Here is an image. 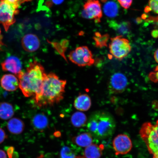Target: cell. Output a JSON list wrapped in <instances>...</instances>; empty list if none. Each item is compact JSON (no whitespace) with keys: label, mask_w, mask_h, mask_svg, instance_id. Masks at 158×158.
Segmentation results:
<instances>
[{"label":"cell","mask_w":158,"mask_h":158,"mask_svg":"<svg viewBox=\"0 0 158 158\" xmlns=\"http://www.w3.org/2000/svg\"><path fill=\"white\" fill-rule=\"evenodd\" d=\"M127 83V79L125 75L120 73H115L110 79L109 90L112 94L120 93L125 90Z\"/></svg>","instance_id":"10"},{"label":"cell","mask_w":158,"mask_h":158,"mask_svg":"<svg viewBox=\"0 0 158 158\" xmlns=\"http://www.w3.org/2000/svg\"><path fill=\"white\" fill-rule=\"evenodd\" d=\"M12 3H16L20 1H23L25 2H28L31 1V0H7Z\"/></svg>","instance_id":"31"},{"label":"cell","mask_w":158,"mask_h":158,"mask_svg":"<svg viewBox=\"0 0 158 158\" xmlns=\"http://www.w3.org/2000/svg\"><path fill=\"white\" fill-rule=\"evenodd\" d=\"M25 127L24 122L20 118H11L7 123V127L10 133L15 135L22 133Z\"/></svg>","instance_id":"15"},{"label":"cell","mask_w":158,"mask_h":158,"mask_svg":"<svg viewBox=\"0 0 158 158\" xmlns=\"http://www.w3.org/2000/svg\"><path fill=\"white\" fill-rule=\"evenodd\" d=\"M121 6L127 9L131 6L133 0H118Z\"/></svg>","instance_id":"27"},{"label":"cell","mask_w":158,"mask_h":158,"mask_svg":"<svg viewBox=\"0 0 158 158\" xmlns=\"http://www.w3.org/2000/svg\"><path fill=\"white\" fill-rule=\"evenodd\" d=\"M154 58L157 63L158 64V49L156 50L154 54Z\"/></svg>","instance_id":"32"},{"label":"cell","mask_w":158,"mask_h":158,"mask_svg":"<svg viewBox=\"0 0 158 158\" xmlns=\"http://www.w3.org/2000/svg\"><path fill=\"white\" fill-rule=\"evenodd\" d=\"M81 15L85 19H94L96 23H100L102 13L99 1L98 0H88L84 6Z\"/></svg>","instance_id":"8"},{"label":"cell","mask_w":158,"mask_h":158,"mask_svg":"<svg viewBox=\"0 0 158 158\" xmlns=\"http://www.w3.org/2000/svg\"><path fill=\"white\" fill-rule=\"evenodd\" d=\"M68 57L71 62L79 66H91L94 63L91 51L86 46L77 47L71 51Z\"/></svg>","instance_id":"7"},{"label":"cell","mask_w":158,"mask_h":158,"mask_svg":"<svg viewBox=\"0 0 158 158\" xmlns=\"http://www.w3.org/2000/svg\"><path fill=\"white\" fill-rule=\"evenodd\" d=\"M113 146L116 155H123L129 153L132 148V143L128 136L119 134L114 138Z\"/></svg>","instance_id":"9"},{"label":"cell","mask_w":158,"mask_h":158,"mask_svg":"<svg viewBox=\"0 0 158 158\" xmlns=\"http://www.w3.org/2000/svg\"><path fill=\"white\" fill-rule=\"evenodd\" d=\"M2 87L9 92L15 91L19 88V81L17 77L11 74L3 75L1 81Z\"/></svg>","instance_id":"13"},{"label":"cell","mask_w":158,"mask_h":158,"mask_svg":"<svg viewBox=\"0 0 158 158\" xmlns=\"http://www.w3.org/2000/svg\"><path fill=\"white\" fill-rule=\"evenodd\" d=\"M72 140L80 147H86L92 143V136L89 133H83L73 138Z\"/></svg>","instance_id":"20"},{"label":"cell","mask_w":158,"mask_h":158,"mask_svg":"<svg viewBox=\"0 0 158 158\" xmlns=\"http://www.w3.org/2000/svg\"><path fill=\"white\" fill-rule=\"evenodd\" d=\"M33 128L37 131H42L46 129L48 125V120L43 113L35 114L31 120Z\"/></svg>","instance_id":"16"},{"label":"cell","mask_w":158,"mask_h":158,"mask_svg":"<svg viewBox=\"0 0 158 158\" xmlns=\"http://www.w3.org/2000/svg\"><path fill=\"white\" fill-rule=\"evenodd\" d=\"M47 75L44 67L36 61L29 64L26 72L21 71L17 75L19 88L24 96L34 98L38 95Z\"/></svg>","instance_id":"2"},{"label":"cell","mask_w":158,"mask_h":158,"mask_svg":"<svg viewBox=\"0 0 158 158\" xmlns=\"http://www.w3.org/2000/svg\"><path fill=\"white\" fill-rule=\"evenodd\" d=\"M66 83V80H61L54 73L47 74L40 93L33 98L35 104L43 107L58 103L64 98Z\"/></svg>","instance_id":"1"},{"label":"cell","mask_w":158,"mask_h":158,"mask_svg":"<svg viewBox=\"0 0 158 158\" xmlns=\"http://www.w3.org/2000/svg\"><path fill=\"white\" fill-rule=\"evenodd\" d=\"M149 77L152 81L158 83V66L156 67L153 72L150 73Z\"/></svg>","instance_id":"26"},{"label":"cell","mask_w":158,"mask_h":158,"mask_svg":"<svg viewBox=\"0 0 158 158\" xmlns=\"http://www.w3.org/2000/svg\"><path fill=\"white\" fill-rule=\"evenodd\" d=\"M109 26L121 35H127L130 32L131 26L128 22L118 23L111 21L109 23Z\"/></svg>","instance_id":"17"},{"label":"cell","mask_w":158,"mask_h":158,"mask_svg":"<svg viewBox=\"0 0 158 158\" xmlns=\"http://www.w3.org/2000/svg\"><path fill=\"white\" fill-rule=\"evenodd\" d=\"M15 114L12 105L7 102L0 103V118L3 120L10 119Z\"/></svg>","instance_id":"18"},{"label":"cell","mask_w":158,"mask_h":158,"mask_svg":"<svg viewBox=\"0 0 158 158\" xmlns=\"http://www.w3.org/2000/svg\"><path fill=\"white\" fill-rule=\"evenodd\" d=\"M64 0H52V2L56 5H60L62 3Z\"/></svg>","instance_id":"30"},{"label":"cell","mask_w":158,"mask_h":158,"mask_svg":"<svg viewBox=\"0 0 158 158\" xmlns=\"http://www.w3.org/2000/svg\"><path fill=\"white\" fill-rule=\"evenodd\" d=\"M109 44L110 54L114 58L121 60L127 56L131 51L129 41L121 35L110 39Z\"/></svg>","instance_id":"6"},{"label":"cell","mask_w":158,"mask_h":158,"mask_svg":"<svg viewBox=\"0 0 158 158\" xmlns=\"http://www.w3.org/2000/svg\"><path fill=\"white\" fill-rule=\"evenodd\" d=\"M92 102L88 95L84 94H80L75 99L74 107L80 111H87L91 106Z\"/></svg>","instance_id":"14"},{"label":"cell","mask_w":158,"mask_h":158,"mask_svg":"<svg viewBox=\"0 0 158 158\" xmlns=\"http://www.w3.org/2000/svg\"><path fill=\"white\" fill-rule=\"evenodd\" d=\"M87 128L92 136L99 139H106L113 135L116 128L115 121L108 112H98L91 116Z\"/></svg>","instance_id":"3"},{"label":"cell","mask_w":158,"mask_h":158,"mask_svg":"<svg viewBox=\"0 0 158 158\" xmlns=\"http://www.w3.org/2000/svg\"><path fill=\"white\" fill-rule=\"evenodd\" d=\"M102 148L95 144H91L86 147L84 152L86 158H100L102 155Z\"/></svg>","instance_id":"19"},{"label":"cell","mask_w":158,"mask_h":158,"mask_svg":"<svg viewBox=\"0 0 158 158\" xmlns=\"http://www.w3.org/2000/svg\"><path fill=\"white\" fill-rule=\"evenodd\" d=\"M103 10L105 14L108 17L113 18L117 15L118 7L117 4L113 1L107 2L104 5Z\"/></svg>","instance_id":"22"},{"label":"cell","mask_w":158,"mask_h":158,"mask_svg":"<svg viewBox=\"0 0 158 158\" xmlns=\"http://www.w3.org/2000/svg\"><path fill=\"white\" fill-rule=\"evenodd\" d=\"M149 7L150 10L158 15V0H149Z\"/></svg>","instance_id":"25"},{"label":"cell","mask_w":158,"mask_h":158,"mask_svg":"<svg viewBox=\"0 0 158 158\" xmlns=\"http://www.w3.org/2000/svg\"><path fill=\"white\" fill-rule=\"evenodd\" d=\"M139 134L153 158H158V120L155 124L149 122L144 123Z\"/></svg>","instance_id":"4"},{"label":"cell","mask_w":158,"mask_h":158,"mask_svg":"<svg viewBox=\"0 0 158 158\" xmlns=\"http://www.w3.org/2000/svg\"><path fill=\"white\" fill-rule=\"evenodd\" d=\"M0 158H7L5 152L2 149H0Z\"/></svg>","instance_id":"29"},{"label":"cell","mask_w":158,"mask_h":158,"mask_svg":"<svg viewBox=\"0 0 158 158\" xmlns=\"http://www.w3.org/2000/svg\"><path fill=\"white\" fill-rule=\"evenodd\" d=\"M152 33H153V34H152L153 36L154 37H155V38H156V37H158V31H155V32H153Z\"/></svg>","instance_id":"33"},{"label":"cell","mask_w":158,"mask_h":158,"mask_svg":"<svg viewBox=\"0 0 158 158\" xmlns=\"http://www.w3.org/2000/svg\"><path fill=\"white\" fill-rule=\"evenodd\" d=\"M24 3L20 1L12 3L7 0H0V24L6 31L15 23V16L19 13V8Z\"/></svg>","instance_id":"5"},{"label":"cell","mask_w":158,"mask_h":158,"mask_svg":"<svg viewBox=\"0 0 158 158\" xmlns=\"http://www.w3.org/2000/svg\"><path fill=\"white\" fill-rule=\"evenodd\" d=\"M60 158H76V155L73 150L68 147H64L61 149Z\"/></svg>","instance_id":"24"},{"label":"cell","mask_w":158,"mask_h":158,"mask_svg":"<svg viewBox=\"0 0 158 158\" xmlns=\"http://www.w3.org/2000/svg\"><path fill=\"white\" fill-rule=\"evenodd\" d=\"M21 44L25 51L27 52H32L38 50L40 47V42L36 35L29 33L23 37Z\"/></svg>","instance_id":"11"},{"label":"cell","mask_w":158,"mask_h":158,"mask_svg":"<svg viewBox=\"0 0 158 158\" xmlns=\"http://www.w3.org/2000/svg\"><path fill=\"white\" fill-rule=\"evenodd\" d=\"M1 29H0V39H1Z\"/></svg>","instance_id":"35"},{"label":"cell","mask_w":158,"mask_h":158,"mask_svg":"<svg viewBox=\"0 0 158 158\" xmlns=\"http://www.w3.org/2000/svg\"><path fill=\"white\" fill-rule=\"evenodd\" d=\"M1 65L3 71L12 73L16 76L22 71L21 62L16 56H12L8 57Z\"/></svg>","instance_id":"12"},{"label":"cell","mask_w":158,"mask_h":158,"mask_svg":"<svg viewBox=\"0 0 158 158\" xmlns=\"http://www.w3.org/2000/svg\"><path fill=\"white\" fill-rule=\"evenodd\" d=\"M87 121L85 114L81 112H75L71 117V122L73 125L76 127H81L85 125Z\"/></svg>","instance_id":"21"},{"label":"cell","mask_w":158,"mask_h":158,"mask_svg":"<svg viewBox=\"0 0 158 158\" xmlns=\"http://www.w3.org/2000/svg\"><path fill=\"white\" fill-rule=\"evenodd\" d=\"M76 158H86L84 156H77Z\"/></svg>","instance_id":"34"},{"label":"cell","mask_w":158,"mask_h":158,"mask_svg":"<svg viewBox=\"0 0 158 158\" xmlns=\"http://www.w3.org/2000/svg\"><path fill=\"white\" fill-rule=\"evenodd\" d=\"M109 38V35H102L99 32L95 33L94 37L96 47L100 48L107 46V43Z\"/></svg>","instance_id":"23"},{"label":"cell","mask_w":158,"mask_h":158,"mask_svg":"<svg viewBox=\"0 0 158 158\" xmlns=\"http://www.w3.org/2000/svg\"><path fill=\"white\" fill-rule=\"evenodd\" d=\"M7 138V135L4 130L0 127V144L2 143Z\"/></svg>","instance_id":"28"}]
</instances>
